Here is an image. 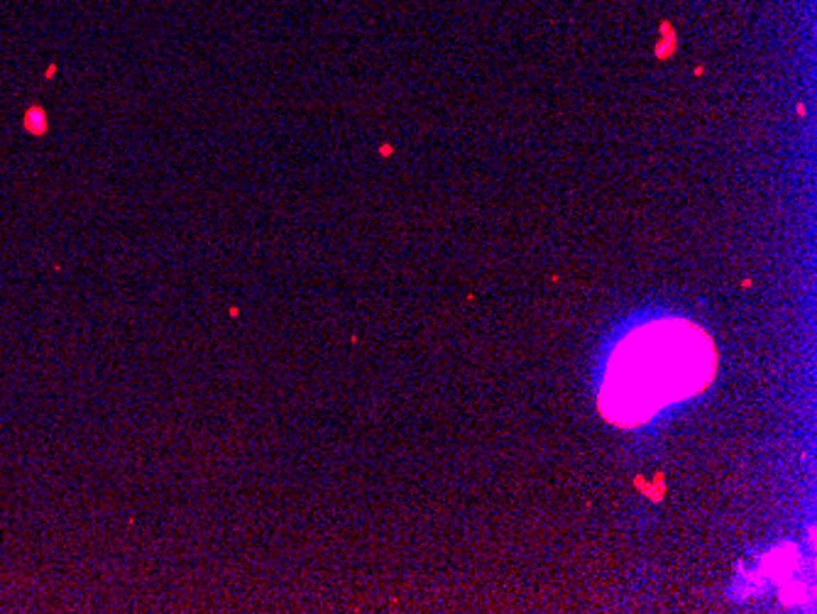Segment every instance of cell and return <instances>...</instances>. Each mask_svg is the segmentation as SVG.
Returning a JSON list of instances; mask_svg holds the SVG:
<instances>
[{
	"label": "cell",
	"mask_w": 817,
	"mask_h": 614,
	"mask_svg": "<svg viewBox=\"0 0 817 614\" xmlns=\"http://www.w3.org/2000/svg\"><path fill=\"white\" fill-rule=\"evenodd\" d=\"M714 350L707 333L683 321H658L619 343L602 387L610 421L634 426L661 407L707 387Z\"/></svg>",
	"instance_id": "cell-1"
}]
</instances>
